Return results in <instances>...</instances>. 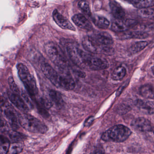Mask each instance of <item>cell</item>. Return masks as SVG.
Masks as SVG:
<instances>
[{"instance_id":"cell-1","label":"cell","mask_w":154,"mask_h":154,"mask_svg":"<svg viewBox=\"0 0 154 154\" xmlns=\"http://www.w3.org/2000/svg\"><path fill=\"white\" fill-rule=\"evenodd\" d=\"M18 121L20 125L29 132L45 134L48 131L47 126L33 116L26 113L19 114Z\"/></svg>"},{"instance_id":"cell-2","label":"cell","mask_w":154,"mask_h":154,"mask_svg":"<svg viewBox=\"0 0 154 154\" xmlns=\"http://www.w3.org/2000/svg\"><path fill=\"white\" fill-rule=\"evenodd\" d=\"M67 51L72 62L82 68H88L91 55L81 49L74 42L66 43Z\"/></svg>"},{"instance_id":"cell-3","label":"cell","mask_w":154,"mask_h":154,"mask_svg":"<svg viewBox=\"0 0 154 154\" xmlns=\"http://www.w3.org/2000/svg\"><path fill=\"white\" fill-rule=\"evenodd\" d=\"M132 131L127 127L123 125L114 126L105 132L101 137L102 140L106 142L112 141L122 143L128 139Z\"/></svg>"},{"instance_id":"cell-4","label":"cell","mask_w":154,"mask_h":154,"mask_svg":"<svg viewBox=\"0 0 154 154\" xmlns=\"http://www.w3.org/2000/svg\"><path fill=\"white\" fill-rule=\"evenodd\" d=\"M17 69L19 78L25 86L28 93L32 97H35L38 94V90L34 78L27 66L22 63L18 64Z\"/></svg>"},{"instance_id":"cell-5","label":"cell","mask_w":154,"mask_h":154,"mask_svg":"<svg viewBox=\"0 0 154 154\" xmlns=\"http://www.w3.org/2000/svg\"><path fill=\"white\" fill-rule=\"evenodd\" d=\"M45 51L51 60L56 65L64 68L66 66V60L60 48L55 43L48 42L45 46Z\"/></svg>"},{"instance_id":"cell-6","label":"cell","mask_w":154,"mask_h":154,"mask_svg":"<svg viewBox=\"0 0 154 154\" xmlns=\"http://www.w3.org/2000/svg\"><path fill=\"white\" fill-rule=\"evenodd\" d=\"M88 37L97 49L99 54H104L106 47L110 46L114 42L112 37L104 32H95Z\"/></svg>"},{"instance_id":"cell-7","label":"cell","mask_w":154,"mask_h":154,"mask_svg":"<svg viewBox=\"0 0 154 154\" xmlns=\"http://www.w3.org/2000/svg\"><path fill=\"white\" fill-rule=\"evenodd\" d=\"M136 23V21L135 20L131 19L119 20L115 19L112 22L111 29L112 31L116 32H124L134 27Z\"/></svg>"},{"instance_id":"cell-8","label":"cell","mask_w":154,"mask_h":154,"mask_svg":"<svg viewBox=\"0 0 154 154\" xmlns=\"http://www.w3.org/2000/svg\"><path fill=\"white\" fill-rule=\"evenodd\" d=\"M76 87L75 80L71 75L67 73H58L57 85L59 87L67 90H72Z\"/></svg>"},{"instance_id":"cell-9","label":"cell","mask_w":154,"mask_h":154,"mask_svg":"<svg viewBox=\"0 0 154 154\" xmlns=\"http://www.w3.org/2000/svg\"><path fill=\"white\" fill-rule=\"evenodd\" d=\"M131 125L134 130L140 132L147 133L152 130L151 122L144 118L135 119L131 122Z\"/></svg>"},{"instance_id":"cell-10","label":"cell","mask_w":154,"mask_h":154,"mask_svg":"<svg viewBox=\"0 0 154 154\" xmlns=\"http://www.w3.org/2000/svg\"><path fill=\"white\" fill-rule=\"evenodd\" d=\"M7 96L11 103L18 109L24 112L29 111V106L19 94L9 91L7 92Z\"/></svg>"},{"instance_id":"cell-11","label":"cell","mask_w":154,"mask_h":154,"mask_svg":"<svg viewBox=\"0 0 154 154\" xmlns=\"http://www.w3.org/2000/svg\"><path fill=\"white\" fill-rule=\"evenodd\" d=\"M52 16L55 22L60 28L64 29L75 31V29L73 24L67 19L61 15L57 10H55L53 11Z\"/></svg>"},{"instance_id":"cell-12","label":"cell","mask_w":154,"mask_h":154,"mask_svg":"<svg viewBox=\"0 0 154 154\" xmlns=\"http://www.w3.org/2000/svg\"><path fill=\"white\" fill-rule=\"evenodd\" d=\"M41 68L45 76L51 82L53 85L57 87L58 72L56 71L49 64L47 63H42L41 66Z\"/></svg>"},{"instance_id":"cell-13","label":"cell","mask_w":154,"mask_h":154,"mask_svg":"<svg viewBox=\"0 0 154 154\" xmlns=\"http://www.w3.org/2000/svg\"><path fill=\"white\" fill-rule=\"evenodd\" d=\"M3 113L11 127L14 130L19 128L20 124L18 121V116H16L14 110L10 106H6L4 109Z\"/></svg>"},{"instance_id":"cell-14","label":"cell","mask_w":154,"mask_h":154,"mask_svg":"<svg viewBox=\"0 0 154 154\" xmlns=\"http://www.w3.org/2000/svg\"><path fill=\"white\" fill-rule=\"evenodd\" d=\"M108 62L106 60L98 57H91L88 69L93 70H100L106 69L109 67Z\"/></svg>"},{"instance_id":"cell-15","label":"cell","mask_w":154,"mask_h":154,"mask_svg":"<svg viewBox=\"0 0 154 154\" xmlns=\"http://www.w3.org/2000/svg\"><path fill=\"white\" fill-rule=\"evenodd\" d=\"M72 20L74 23L81 29L87 30H91L92 26L90 22L83 14H79L72 17Z\"/></svg>"},{"instance_id":"cell-16","label":"cell","mask_w":154,"mask_h":154,"mask_svg":"<svg viewBox=\"0 0 154 154\" xmlns=\"http://www.w3.org/2000/svg\"><path fill=\"white\" fill-rule=\"evenodd\" d=\"M109 7L115 19L122 20L125 16V12L123 7L115 0H109Z\"/></svg>"},{"instance_id":"cell-17","label":"cell","mask_w":154,"mask_h":154,"mask_svg":"<svg viewBox=\"0 0 154 154\" xmlns=\"http://www.w3.org/2000/svg\"><path fill=\"white\" fill-rule=\"evenodd\" d=\"M136 106L145 113L150 115L154 114V101L138 100L136 101Z\"/></svg>"},{"instance_id":"cell-18","label":"cell","mask_w":154,"mask_h":154,"mask_svg":"<svg viewBox=\"0 0 154 154\" xmlns=\"http://www.w3.org/2000/svg\"><path fill=\"white\" fill-rule=\"evenodd\" d=\"M136 8L143 9L154 6V0H125Z\"/></svg>"},{"instance_id":"cell-19","label":"cell","mask_w":154,"mask_h":154,"mask_svg":"<svg viewBox=\"0 0 154 154\" xmlns=\"http://www.w3.org/2000/svg\"><path fill=\"white\" fill-rule=\"evenodd\" d=\"M50 98L52 103L56 105L57 107L61 108L64 105V100L60 92L54 90H51L49 92Z\"/></svg>"},{"instance_id":"cell-20","label":"cell","mask_w":154,"mask_h":154,"mask_svg":"<svg viewBox=\"0 0 154 154\" xmlns=\"http://www.w3.org/2000/svg\"><path fill=\"white\" fill-rule=\"evenodd\" d=\"M92 21L94 24L99 29H106L109 25L108 20L102 16H94L92 17Z\"/></svg>"},{"instance_id":"cell-21","label":"cell","mask_w":154,"mask_h":154,"mask_svg":"<svg viewBox=\"0 0 154 154\" xmlns=\"http://www.w3.org/2000/svg\"><path fill=\"white\" fill-rule=\"evenodd\" d=\"M140 93L144 97L154 100V86L146 84L140 88Z\"/></svg>"},{"instance_id":"cell-22","label":"cell","mask_w":154,"mask_h":154,"mask_svg":"<svg viewBox=\"0 0 154 154\" xmlns=\"http://www.w3.org/2000/svg\"><path fill=\"white\" fill-rule=\"evenodd\" d=\"M7 134L12 143L23 142L26 138V136L24 134L14 129L9 130L7 132Z\"/></svg>"},{"instance_id":"cell-23","label":"cell","mask_w":154,"mask_h":154,"mask_svg":"<svg viewBox=\"0 0 154 154\" xmlns=\"http://www.w3.org/2000/svg\"><path fill=\"white\" fill-rule=\"evenodd\" d=\"M10 145L9 139L0 134V154H7Z\"/></svg>"},{"instance_id":"cell-24","label":"cell","mask_w":154,"mask_h":154,"mask_svg":"<svg viewBox=\"0 0 154 154\" xmlns=\"http://www.w3.org/2000/svg\"><path fill=\"white\" fill-rule=\"evenodd\" d=\"M126 73L125 68L122 66H119L115 69L111 75V78L114 80H121L125 76Z\"/></svg>"},{"instance_id":"cell-25","label":"cell","mask_w":154,"mask_h":154,"mask_svg":"<svg viewBox=\"0 0 154 154\" xmlns=\"http://www.w3.org/2000/svg\"><path fill=\"white\" fill-rule=\"evenodd\" d=\"M148 36V34L146 32L137 31L125 32V33H124L122 37L125 39H144L147 38Z\"/></svg>"},{"instance_id":"cell-26","label":"cell","mask_w":154,"mask_h":154,"mask_svg":"<svg viewBox=\"0 0 154 154\" xmlns=\"http://www.w3.org/2000/svg\"><path fill=\"white\" fill-rule=\"evenodd\" d=\"M24 148L23 142H14L11 144L7 154H20Z\"/></svg>"},{"instance_id":"cell-27","label":"cell","mask_w":154,"mask_h":154,"mask_svg":"<svg viewBox=\"0 0 154 154\" xmlns=\"http://www.w3.org/2000/svg\"><path fill=\"white\" fill-rule=\"evenodd\" d=\"M148 45L147 42H138L135 43L131 48V51L133 53H136L143 50Z\"/></svg>"},{"instance_id":"cell-28","label":"cell","mask_w":154,"mask_h":154,"mask_svg":"<svg viewBox=\"0 0 154 154\" xmlns=\"http://www.w3.org/2000/svg\"><path fill=\"white\" fill-rule=\"evenodd\" d=\"M78 7L82 10V12L87 15L90 16L91 15L90 8L89 3L86 0H81L78 3Z\"/></svg>"},{"instance_id":"cell-29","label":"cell","mask_w":154,"mask_h":154,"mask_svg":"<svg viewBox=\"0 0 154 154\" xmlns=\"http://www.w3.org/2000/svg\"><path fill=\"white\" fill-rule=\"evenodd\" d=\"M8 82L11 88V91H12L14 93L20 94V90L12 77H10L8 78Z\"/></svg>"},{"instance_id":"cell-30","label":"cell","mask_w":154,"mask_h":154,"mask_svg":"<svg viewBox=\"0 0 154 154\" xmlns=\"http://www.w3.org/2000/svg\"><path fill=\"white\" fill-rule=\"evenodd\" d=\"M10 130L7 122L0 116V131L7 133Z\"/></svg>"},{"instance_id":"cell-31","label":"cell","mask_w":154,"mask_h":154,"mask_svg":"<svg viewBox=\"0 0 154 154\" xmlns=\"http://www.w3.org/2000/svg\"><path fill=\"white\" fill-rule=\"evenodd\" d=\"M94 154H105V150L101 145H98L96 146Z\"/></svg>"},{"instance_id":"cell-32","label":"cell","mask_w":154,"mask_h":154,"mask_svg":"<svg viewBox=\"0 0 154 154\" xmlns=\"http://www.w3.org/2000/svg\"><path fill=\"white\" fill-rule=\"evenodd\" d=\"M146 134H147V136L148 138L154 143V131L152 130V131L146 133Z\"/></svg>"},{"instance_id":"cell-33","label":"cell","mask_w":154,"mask_h":154,"mask_svg":"<svg viewBox=\"0 0 154 154\" xmlns=\"http://www.w3.org/2000/svg\"><path fill=\"white\" fill-rule=\"evenodd\" d=\"M93 120H94V118H93V117H91L89 118L87 120H86V122L85 123V125L86 126H87L91 124L92 123V122H93Z\"/></svg>"},{"instance_id":"cell-34","label":"cell","mask_w":154,"mask_h":154,"mask_svg":"<svg viewBox=\"0 0 154 154\" xmlns=\"http://www.w3.org/2000/svg\"><path fill=\"white\" fill-rule=\"evenodd\" d=\"M150 11H151V15H152V17L154 16V8H150Z\"/></svg>"},{"instance_id":"cell-35","label":"cell","mask_w":154,"mask_h":154,"mask_svg":"<svg viewBox=\"0 0 154 154\" xmlns=\"http://www.w3.org/2000/svg\"><path fill=\"white\" fill-rule=\"evenodd\" d=\"M152 71L154 75V66L152 68Z\"/></svg>"}]
</instances>
